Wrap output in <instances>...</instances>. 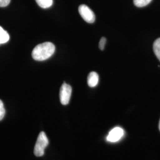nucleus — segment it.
<instances>
[{"mask_svg": "<svg viewBox=\"0 0 160 160\" xmlns=\"http://www.w3.org/2000/svg\"><path fill=\"white\" fill-rule=\"evenodd\" d=\"M55 51V46L51 42H45L38 45L33 49L32 56L36 61H42L51 57Z\"/></svg>", "mask_w": 160, "mask_h": 160, "instance_id": "f257e3e1", "label": "nucleus"}, {"mask_svg": "<svg viewBox=\"0 0 160 160\" xmlns=\"http://www.w3.org/2000/svg\"><path fill=\"white\" fill-rule=\"evenodd\" d=\"M49 144V140L44 132H41L37 139L34 148V154L36 157H42L45 154V149Z\"/></svg>", "mask_w": 160, "mask_h": 160, "instance_id": "f03ea898", "label": "nucleus"}, {"mask_svg": "<svg viewBox=\"0 0 160 160\" xmlns=\"http://www.w3.org/2000/svg\"><path fill=\"white\" fill-rule=\"evenodd\" d=\"M78 11L80 16L86 22L88 23H92L94 22L96 19L95 14L88 6L84 4L81 5L78 8Z\"/></svg>", "mask_w": 160, "mask_h": 160, "instance_id": "7ed1b4c3", "label": "nucleus"}, {"mask_svg": "<svg viewBox=\"0 0 160 160\" xmlns=\"http://www.w3.org/2000/svg\"><path fill=\"white\" fill-rule=\"evenodd\" d=\"M72 94V87L64 82L61 86L59 92V97L61 103L63 105L68 104Z\"/></svg>", "mask_w": 160, "mask_h": 160, "instance_id": "20e7f679", "label": "nucleus"}, {"mask_svg": "<svg viewBox=\"0 0 160 160\" xmlns=\"http://www.w3.org/2000/svg\"><path fill=\"white\" fill-rule=\"evenodd\" d=\"M124 135V131L123 129L119 127L113 128L109 132L108 136L107 137V140L111 142H116L119 141L121 138Z\"/></svg>", "mask_w": 160, "mask_h": 160, "instance_id": "39448f33", "label": "nucleus"}, {"mask_svg": "<svg viewBox=\"0 0 160 160\" xmlns=\"http://www.w3.org/2000/svg\"><path fill=\"white\" fill-rule=\"evenodd\" d=\"M99 80L98 75L96 72H91L87 77V83L90 87H94L97 86Z\"/></svg>", "mask_w": 160, "mask_h": 160, "instance_id": "423d86ee", "label": "nucleus"}, {"mask_svg": "<svg viewBox=\"0 0 160 160\" xmlns=\"http://www.w3.org/2000/svg\"><path fill=\"white\" fill-rule=\"evenodd\" d=\"M10 39V35L0 26V44L5 43Z\"/></svg>", "mask_w": 160, "mask_h": 160, "instance_id": "0eeeda50", "label": "nucleus"}, {"mask_svg": "<svg viewBox=\"0 0 160 160\" xmlns=\"http://www.w3.org/2000/svg\"><path fill=\"white\" fill-rule=\"evenodd\" d=\"M37 4L43 8H48L53 4V0H35Z\"/></svg>", "mask_w": 160, "mask_h": 160, "instance_id": "6e6552de", "label": "nucleus"}, {"mask_svg": "<svg viewBox=\"0 0 160 160\" xmlns=\"http://www.w3.org/2000/svg\"><path fill=\"white\" fill-rule=\"evenodd\" d=\"M153 50L155 55L160 61V38L155 40L153 45Z\"/></svg>", "mask_w": 160, "mask_h": 160, "instance_id": "1a4fd4ad", "label": "nucleus"}, {"mask_svg": "<svg viewBox=\"0 0 160 160\" xmlns=\"http://www.w3.org/2000/svg\"><path fill=\"white\" fill-rule=\"evenodd\" d=\"M152 0H133L135 6L138 7H143L149 4Z\"/></svg>", "mask_w": 160, "mask_h": 160, "instance_id": "9d476101", "label": "nucleus"}, {"mask_svg": "<svg viewBox=\"0 0 160 160\" xmlns=\"http://www.w3.org/2000/svg\"><path fill=\"white\" fill-rule=\"evenodd\" d=\"M5 114H6V110L4 106V104L2 102V100H0V121L2 120V119L5 116Z\"/></svg>", "mask_w": 160, "mask_h": 160, "instance_id": "9b49d317", "label": "nucleus"}, {"mask_svg": "<svg viewBox=\"0 0 160 160\" xmlns=\"http://www.w3.org/2000/svg\"><path fill=\"white\" fill-rule=\"evenodd\" d=\"M106 43V38L104 37L102 38L100 40L99 44H98V46H99V48L100 50H102V51L104 50Z\"/></svg>", "mask_w": 160, "mask_h": 160, "instance_id": "f8f14e48", "label": "nucleus"}, {"mask_svg": "<svg viewBox=\"0 0 160 160\" xmlns=\"http://www.w3.org/2000/svg\"><path fill=\"white\" fill-rule=\"evenodd\" d=\"M11 0H0V7H5L8 6Z\"/></svg>", "mask_w": 160, "mask_h": 160, "instance_id": "ddd939ff", "label": "nucleus"}, {"mask_svg": "<svg viewBox=\"0 0 160 160\" xmlns=\"http://www.w3.org/2000/svg\"><path fill=\"white\" fill-rule=\"evenodd\" d=\"M159 129H160V123H159Z\"/></svg>", "mask_w": 160, "mask_h": 160, "instance_id": "4468645a", "label": "nucleus"}]
</instances>
